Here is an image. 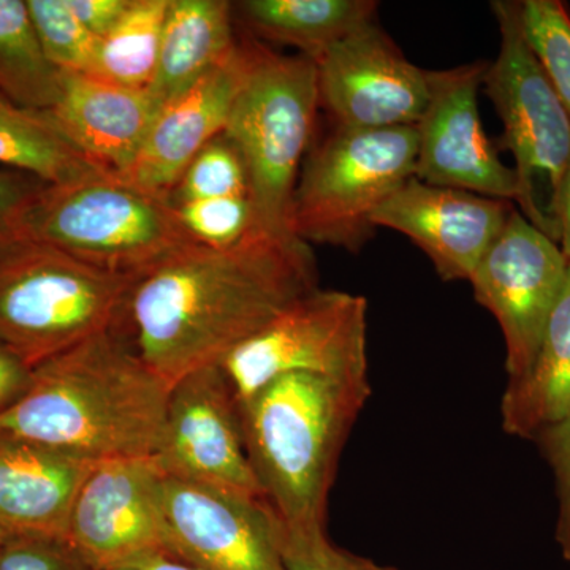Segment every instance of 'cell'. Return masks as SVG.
I'll return each mask as SVG.
<instances>
[{
  "label": "cell",
  "mask_w": 570,
  "mask_h": 570,
  "mask_svg": "<svg viewBox=\"0 0 570 570\" xmlns=\"http://www.w3.org/2000/svg\"><path fill=\"white\" fill-rule=\"evenodd\" d=\"M317 288L316 257L294 234L197 245L135 277L124 303L129 344L168 387L219 365L299 296Z\"/></svg>",
  "instance_id": "cell-1"
},
{
  "label": "cell",
  "mask_w": 570,
  "mask_h": 570,
  "mask_svg": "<svg viewBox=\"0 0 570 570\" xmlns=\"http://www.w3.org/2000/svg\"><path fill=\"white\" fill-rule=\"evenodd\" d=\"M170 387L115 328L33 367L31 387L0 417V436L82 460L153 456Z\"/></svg>",
  "instance_id": "cell-2"
},
{
  "label": "cell",
  "mask_w": 570,
  "mask_h": 570,
  "mask_svg": "<svg viewBox=\"0 0 570 570\" xmlns=\"http://www.w3.org/2000/svg\"><path fill=\"white\" fill-rule=\"evenodd\" d=\"M370 396V377L294 373L239 403L255 478L284 524L326 527L337 463Z\"/></svg>",
  "instance_id": "cell-3"
},
{
  "label": "cell",
  "mask_w": 570,
  "mask_h": 570,
  "mask_svg": "<svg viewBox=\"0 0 570 570\" xmlns=\"http://www.w3.org/2000/svg\"><path fill=\"white\" fill-rule=\"evenodd\" d=\"M21 235L130 277L198 245L167 198L115 174L48 184L26 213Z\"/></svg>",
  "instance_id": "cell-4"
},
{
  "label": "cell",
  "mask_w": 570,
  "mask_h": 570,
  "mask_svg": "<svg viewBox=\"0 0 570 570\" xmlns=\"http://www.w3.org/2000/svg\"><path fill=\"white\" fill-rule=\"evenodd\" d=\"M135 277L14 239L0 246V344L36 367L116 328Z\"/></svg>",
  "instance_id": "cell-5"
},
{
  "label": "cell",
  "mask_w": 570,
  "mask_h": 570,
  "mask_svg": "<svg viewBox=\"0 0 570 570\" xmlns=\"http://www.w3.org/2000/svg\"><path fill=\"white\" fill-rule=\"evenodd\" d=\"M318 107L314 61L246 45L245 70L224 134L245 159L255 208L273 234H292V202Z\"/></svg>",
  "instance_id": "cell-6"
},
{
  "label": "cell",
  "mask_w": 570,
  "mask_h": 570,
  "mask_svg": "<svg viewBox=\"0 0 570 570\" xmlns=\"http://www.w3.org/2000/svg\"><path fill=\"white\" fill-rule=\"evenodd\" d=\"M417 129L336 127L307 156L292 202V234L356 253L373 236L374 213L415 176Z\"/></svg>",
  "instance_id": "cell-7"
},
{
  "label": "cell",
  "mask_w": 570,
  "mask_h": 570,
  "mask_svg": "<svg viewBox=\"0 0 570 570\" xmlns=\"http://www.w3.org/2000/svg\"><path fill=\"white\" fill-rule=\"evenodd\" d=\"M491 9L501 48L483 85L515 160V200L521 216L558 243V202L570 167V115L521 36L519 2L498 0Z\"/></svg>",
  "instance_id": "cell-8"
},
{
  "label": "cell",
  "mask_w": 570,
  "mask_h": 570,
  "mask_svg": "<svg viewBox=\"0 0 570 570\" xmlns=\"http://www.w3.org/2000/svg\"><path fill=\"white\" fill-rule=\"evenodd\" d=\"M238 404L285 374L370 377L365 296L314 288L219 363Z\"/></svg>",
  "instance_id": "cell-9"
},
{
  "label": "cell",
  "mask_w": 570,
  "mask_h": 570,
  "mask_svg": "<svg viewBox=\"0 0 570 570\" xmlns=\"http://www.w3.org/2000/svg\"><path fill=\"white\" fill-rule=\"evenodd\" d=\"M570 262L560 245L513 209L475 272V299L487 307L505 343L508 384L527 376L568 281Z\"/></svg>",
  "instance_id": "cell-10"
},
{
  "label": "cell",
  "mask_w": 570,
  "mask_h": 570,
  "mask_svg": "<svg viewBox=\"0 0 570 570\" xmlns=\"http://www.w3.org/2000/svg\"><path fill=\"white\" fill-rule=\"evenodd\" d=\"M153 456L167 478L266 501L247 455L238 400L219 365L171 385Z\"/></svg>",
  "instance_id": "cell-11"
},
{
  "label": "cell",
  "mask_w": 570,
  "mask_h": 570,
  "mask_svg": "<svg viewBox=\"0 0 570 570\" xmlns=\"http://www.w3.org/2000/svg\"><path fill=\"white\" fill-rule=\"evenodd\" d=\"M314 63L321 107L336 127H415L425 111L428 70L409 61L376 21L337 41Z\"/></svg>",
  "instance_id": "cell-12"
},
{
  "label": "cell",
  "mask_w": 570,
  "mask_h": 570,
  "mask_svg": "<svg viewBox=\"0 0 570 570\" xmlns=\"http://www.w3.org/2000/svg\"><path fill=\"white\" fill-rule=\"evenodd\" d=\"M489 62L428 70L430 97L417 129L415 178L499 200H515L517 176L502 164L479 112Z\"/></svg>",
  "instance_id": "cell-13"
},
{
  "label": "cell",
  "mask_w": 570,
  "mask_h": 570,
  "mask_svg": "<svg viewBox=\"0 0 570 570\" xmlns=\"http://www.w3.org/2000/svg\"><path fill=\"white\" fill-rule=\"evenodd\" d=\"M163 480L154 456L100 461L75 498L67 542L94 570L168 551Z\"/></svg>",
  "instance_id": "cell-14"
},
{
  "label": "cell",
  "mask_w": 570,
  "mask_h": 570,
  "mask_svg": "<svg viewBox=\"0 0 570 570\" xmlns=\"http://www.w3.org/2000/svg\"><path fill=\"white\" fill-rule=\"evenodd\" d=\"M168 553L204 570H285L275 510L264 499L163 480Z\"/></svg>",
  "instance_id": "cell-15"
},
{
  "label": "cell",
  "mask_w": 570,
  "mask_h": 570,
  "mask_svg": "<svg viewBox=\"0 0 570 570\" xmlns=\"http://www.w3.org/2000/svg\"><path fill=\"white\" fill-rule=\"evenodd\" d=\"M509 200L411 178L374 213V227L411 238L444 281H469L508 225Z\"/></svg>",
  "instance_id": "cell-16"
},
{
  "label": "cell",
  "mask_w": 570,
  "mask_h": 570,
  "mask_svg": "<svg viewBox=\"0 0 570 570\" xmlns=\"http://www.w3.org/2000/svg\"><path fill=\"white\" fill-rule=\"evenodd\" d=\"M246 63V45H236L223 63L181 96L163 105L132 168L121 178L167 198L195 156L225 132Z\"/></svg>",
  "instance_id": "cell-17"
},
{
  "label": "cell",
  "mask_w": 570,
  "mask_h": 570,
  "mask_svg": "<svg viewBox=\"0 0 570 570\" xmlns=\"http://www.w3.org/2000/svg\"><path fill=\"white\" fill-rule=\"evenodd\" d=\"M51 121L108 174L132 168L157 112L146 89L126 88L89 73H61Z\"/></svg>",
  "instance_id": "cell-18"
},
{
  "label": "cell",
  "mask_w": 570,
  "mask_h": 570,
  "mask_svg": "<svg viewBox=\"0 0 570 570\" xmlns=\"http://www.w3.org/2000/svg\"><path fill=\"white\" fill-rule=\"evenodd\" d=\"M97 463L0 436V530L66 539L75 498Z\"/></svg>",
  "instance_id": "cell-19"
},
{
  "label": "cell",
  "mask_w": 570,
  "mask_h": 570,
  "mask_svg": "<svg viewBox=\"0 0 570 570\" xmlns=\"http://www.w3.org/2000/svg\"><path fill=\"white\" fill-rule=\"evenodd\" d=\"M225 0H170L149 96L159 110L216 69L236 48Z\"/></svg>",
  "instance_id": "cell-20"
},
{
  "label": "cell",
  "mask_w": 570,
  "mask_h": 570,
  "mask_svg": "<svg viewBox=\"0 0 570 570\" xmlns=\"http://www.w3.org/2000/svg\"><path fill=\"white\" fill-rule=\"evenodd\" d=\"M570 414V265L560 302L551 314L527 376L508 384L501 401L505 433L530 439Z\"/></svg>",
  "instance_id": "cell-21"
},
{
  "label": "cell",
  "mask_w": 570,
  "mask_h": 570,
  "mask_svg": "<svg viewBox=\"0 0 570 570\" xmlns=\"http://www.w3.org/2000/svg\"><path fill=\"white\" fill-rule=\"evenodd\" d=\"M377 7L373 0H246L236 9L255 36L294 47L316 61L337 41L374 22Z\"/></svg>",
  "instance_id": "cell-22"
},
{
  "label": "cell",
  "mask_w": 570,
  "mask_h": 570,
  "mask_svg": "<svg viewBox=\"0 0 570 570\" xmlns=\"http://www.w3.org/2000/svg\"><path fill=\"white\" fill-rule=\"evenodd\" d=\"M0 168L66 184L108 174L56 127L47 111L26 110L0 94Z\"/></svg>",
  "instance_id": "cell-23"
},
{
  "label": "cell",
  "mask_w": 570,
  "mask_h": 570,
  "mask_svg": "<svg viewBox=\"0 0 570 570\" xmlns=\"http://www.w3.org/2000/svg\"><path fill=\"white\" fill-rule=\"evenodd\" d=\"M0 94L33 111L51 110L61 94V71L41 50L26 0H0Z\"/></svg>",
  "instance_id": "cell-24"
},
{
  "label": "cell",
  "mask_w": 570,
  "mask_h": 570,
  "mask_svg": "<svg viewBox=\"0 0 570 570\" xmlns=\"http://www.w3.org/2000/svg\"><path fill=\"white\" fill-rule=\"evenodd\" d=\"M170 0H132L121 20L97 41L89 75L132 89L151 86Z\"/></svg>",
  "instance_id": "cell-25"
},
{
  "label": "cell",
  "mask_w": 570,
  "mask_h": 570,
  "mask_svg": "<svg viewBox=\"0 0 570 570\" xmlns=\"http://www.w3.org/2000/svg\"><path fill=\"white\" fill-rule=\"evenodd\" d=\"M521 36L570 115V13L561 0L519 2Z\"/></svg>",
  "instance_id": "cell-26"
},
{
  "label": "cell",
  "mask_w": 570,
  "mask_h": 570,
  "mask_svg": "<svg viewBox=\"0 0 570 570\" xmlns=\"http://www.w3.org/2000/svg\"><path fill=\"white\" fill-rule=\"evenodd\" d=\"M236 195H253L249 174L235 142L227 135L220 134L187 165L181 178L168 195V202L176 206Z\"/></svg>",
  "instance_id": "cell-27"
},
{
  "label": "cell",
  "mask_w": 570,
  "mask_h": 570,
  "mask_svg": "<svg viewBox=\"0 0 570 570\" xmlns=\"http://www.w3.org/2000/svg\"><path fill=\"white\" fill-rule=\"evenodd\" d=\"M45 56L61 73H89L97 39L67 0H26Z\"/></svg>",
  "instance_id": "cell-28"
},
{
  "label": "cell",
  "mask_w": 570,
  "mask_h": 570,
  "mask_svg": "<svg viewBox=\"0 0 570 570\" xmlns=\"http://www.w3.org/2000/svg\"><path fill=\"white\" fill-rule=\"evenodd\" d=\"M179 220L198 245L225 249L266 230L253 195L209 198L174 206Z\"/></svg>",
  "instance_id": "cell-29"
},
{
  "label": "cell",
  "mask_w": 570,
  "mask_h": 570,
  "mask_svg": "<svg viewBox=\"0 0 570 570\" xmlns=\"http://www.w3.org/2000/svg\"><path fill=\"white\" fill-rule=\"evenodd\" d=\"M277 535L285 570H400L341 549L326 527H288L279 520Z\"/></svg>",
  "instance_id": "cell-30"
},
{
  "label": "cell",
  "mask_w": 570,
  "mask_h": 570,
  "mask_svg": "<svg viewBox=\"0 0 570 570\" xmlns=\"http://www.w3.org/2000/svg\"><path fill=\"white\" fill-rule=\"evenodd\" d=\"M0 570H94L66 539L7 535Z\"/></svg>",
  "instance_id": "cell-31"
},
{
  "label": "cell",
  "mask_w": 570,
  "mask_h": 570,
  "mask_svg": "<svg viewBox=\"0 0 570 570\" xmlns=\"http://www.w3.org/2000/svg\"><path fill=\"white\" fill-rule=\"evenodd\" d=\"M532 441L538 444L543 459L550 464L557 482L558 520L557 538L562 558H570V414L538 431Z\"/></svg>",
  "instance_id": "cell-32"
},
{
  "label": "cell",
  "mask_w": 570,
  "mask_h": 570,
  "mask_svg": "<svg viewBox=\"0 0 570 570\" xmlns=\"http://www.w3.org/2000/svg\"><path fill=\"white\" fill-rule=\"evenodd\" d=\"M47 186L37 176L0 168V246L22 238L26 213Z\"/></svg>",
  "instance_id": "cell-33"
},
{
  "label": "cell",
  "mask_w": 570,
  "mask_h": 570,
  "mask_svg": "<svg viewBox=\"0 0 570 570\" xmlns=\"http://www.w3.org/2000/svg\"><path fill=\"white\" fill-rule=\"evenodd\" d=\"M33 367L0 344V417L31 387Z\"/></svg>",
  "instance_id": "cell-34"
},
{
  "label": "cell",
  "mask_w": 570,
  "mask_h": 570,
  "mask_svg": "<svg viewBox=\"0 0 570 570\" xmlns=\"http://www.w3.org/2000/svg\"><path fill=\"white\" fill-rule=\"evenodd\" d=\"M78 20L97 39L110 32L132 0H67Z\"/></svg>",
  "instance_id": "cell-35"
},
{
  "label": "cell",
  "mask_w": 570,
  "mask_h": 570,
  "mask_svg": "<svg viewBox=\"0 0 570 570\" xmlns=\"http://www.w3.org/2000/svg\"><path fill=\"white\" fill-rule=\"evenodd\" d=\"M111 570H204L190 562L168 553V551H153V553L142 554L140 558L126 562L119 568Z\"/></svg>",
  "instance_id": "cell-36"
},
{
  "label": "cell",
  "mask_w": 570,
  "mask_h": 570,
  "mask_svg": "<svg viewBox=\"0 0 570 570\" xmlns=\"http://www.w3.org/2000/svg\"><path fill=\"white\" fill-rule=\"evenodd\" d=\"M558 219H560V245L562 254L570 262V167L564 179H562L560 190V202H558Z\"/></svg>",
  "instance_id": "cell-37"
},
{
  "label": "cell",
  "mask_w": 570,
  "mask_h": 570,
  "mask_svg": "<svg viewBox=\"0 0 570 570\" xmlns=\"http://www.w3.org/2000/svg\"><path fill=\"white\" fill-rule=\"evenodd\" d=\"M7 534L2 530H0V546H2L3 540H6Z\"/></svg>",
  "instance_id": "cell-38"
},
{
  "label": "cell",
  "mask_w": 570,
  "mask_h": 570,
  "mask_svg": "<svg viewBox=\"0 0 570 570\" xmlns=\"http://www.w3.org/2000/svg\"><path fill=\"white\" fill-rule=\"evenodd\" d=\"M568 561L570 562V558H569V560H568Z\"/></svg>",
  "instance_id": "cell-39"
}]
</instances>
